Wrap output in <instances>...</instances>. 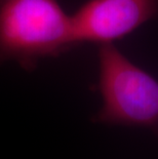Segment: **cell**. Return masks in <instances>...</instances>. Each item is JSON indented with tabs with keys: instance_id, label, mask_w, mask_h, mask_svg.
Listing matches in <instances>:
<instances>
[{
	"instance_id": "2",
	"label": "cell",
	"mask_w": 158,
	"mask_h": 159,
	"mask_svg": "<svg viewBox=\"0 0 158 159\" xmlns=\"http://www.w3.org/2000/svg\"><path fill=\"white\" fill-rule=\"evenodd\" d=\"M97 59L102 106L93 122L146 128L158 138V81L114 43L99 45Z\"/></svg>"
},
{
	"instance_id": "1",
	"label": "cell",
	"mask_w": 158,
	"mask_h": 159,
	"mask_svg": "<svg viewBox=\"0 0 158 159\" xmlns=\"http://www.w3.org/2000/svg\"><path fill=\"white\" fill-rule=\"evenodd\" d=\"M77 45L72 15L60 0H0V65L31 72Z\"/></svg>"
},
{
	"instance_id": "3",
	"label": "cell",
	"mask_w": 158,
	"mask_h": 159,
	"mask_svg": "<svg viewBox=\"0 0 158 159\" xmlns=\"http://www.w3.org/2000/svg\"><path fill=\"white\" fill-rule=\"evenodd\" d=\"M153 20L158 0H87L72 15L77 43H114Z\"/></svg>"
}]
</instances>
